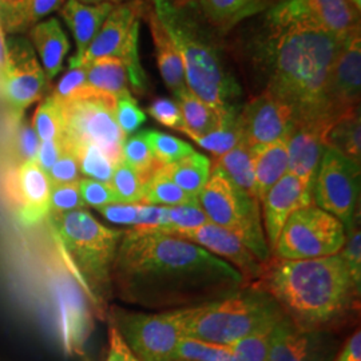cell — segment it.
<instances>
[{"instance_id": "cell-41", "label": "cell", "mask_w": 361, "mask_h": 361, "mask_svg": "<svg viewBox=\"0 0 361 361\" xmlns=\"http://www.w3.org/2000/svg\"><path fill=\"white\" fill-rule=\"evenodd\" d=\"M273 328L274 325L258 329L231 345L233 361H269Z\"/></svg>"}, {"instance_id": "cell-60", "label": "cell", "mask_w": 361, "mask_h": 361, "mask_svg": "<svg viewBox=\"0 0 361 361\" xmlns=\"http://www.w3.org/2000/svg\"><path fill=\"white\" fill-rule=\"evenodd\" d=\"M171 3H183V1H188V0H169Z\"/></svg>"}, {"instance_id": "cell-35", "label": "cell", "mask_w": 361, "mask_h": 361, "mask_svg": "<svg viewBox=\"0 0 361 361\" xmlns=\"http://www.w3.org/2000/svg\"><path fill=\"white\" fill-rule=\"evenodd\" d=\"M122 161L134 169L143 180H147L158 166H162L155 161L145 130L125 140L122 147Z\"/></svg>"}, {"instance_id": "cell-18", "label": "cell", "mask_w": 361, "mask_h": 361, "mask_svg": "<svg viewBox=\"0 0 361 361\" xmlns=\"http://www.w3.org/2000/svg\"><path fill=\"white\" fill-rule=\"evenodd\" d=\"M331 126L326 122L295 121L286 137L288 173L298 178L310 193L326 149L325 137Z\"/></svg>"}, {"instance_id": "cell-22", "label": "cell", "mask_w": 361, "mask_h": 361, "mask_svg": "<svg viewBox=\"0 0 361 361\" xmlns=\"http://www.w3.org/2000/svg\"><path fill=\"white\" fill-rule=\"evenodd\" d=\"M114 7L116 6L110 3L83 4L78 0H66L59 13L70 28L77 44L75 55L71 56L68 62L70 68L79 67L92 39L95 38L106 18L114 10Z\"/></svg>"}, {"instance_id": "cell-7", "label": "cell", "mask_w": 361, "mask_h": 361, "mask_svg": "<svg viewBox=\"0 0 361 361\" xmlns=\"http://www.w3.org/2000/svg\"><path fill=\"white\" fill-rule=\"evenodd\" d=\"M62 104L66 147L77 153L79 149L94 145L116 166L122 161V147L126 135L116 119V98L87 85Z\"/></svg>"}, {"instance_id": "cell-11", "label": "cell", "mask_w": 361, "mask_h": 361, "mask_svg": "<svg viewBox=\"0 0 361 361\" xmlns=\"http://www.w3.org/2000/svg\"><path fill=\"white\" fill-rule=\"evenodd\" d=\"M360 165L326 147L317 170L312 200L338 219L345 233L359 222L361 188Z\"/></svg>"}, {"instance_id": "cell-55", "label": "cell", "mask_w": 361, "mask_h": 361, "mask_svg": "<svg viewBox=\"0 0 361 361\" xmlns=\"http://www.w3.org/2000/svg\"><path fill=\"white\" fill-rule=\"evenodd\" d=\"M106 361H140L113 325L110 326V348Z\"/></svg>"}, {"instance_id": "cell-10", "label": "cell", "mask_w": 361, "mask_h": 361, "mask_svg": "<svg viewBox=\"0 0 361 361\" xmlns=\"http://www.w3.org/2000/svg\"><path fill=\"white\" fill-rule=\"evenodd\" d=\"M345 238V229L335 216L308 205L297 209L286 219L271 253L280 259L328 257L343 249Z\"/></svg>"}, {"instance_id": "cell-32", "label": "cell", "mask_w": 361, "mask_h": 361, "mask_svg": "<svg viewBox=\"0 0 361 361\" xmlns=\"http://www.w3.org/2000/svg\"><path fill=\"white\" fill-rule=\"evenodd\" d=\"M214 166L237 188L255 197V157L252 147L245 141L234 146L226 154L216 158Z\"/></svg>"}, {"instance_id": "cell-56", "label": "cell", "mask_w": 361, "mask_h": 361, "mask_svg": "<svg viewBox=\"0 0 361 361\" xmlns=\"http://www.w3.org/2000/svg\"><path fill=\"white\" fill-rule=\"evenodd\" d=\"M334 361H361V334L360 331L350 336L345 345L337 355Z\"/></svg>"}, {"instance_id": "cell-27", "label": "cell", "mask_w": 361, "mask_h": 361, "mask_svg": "<svg viewBox=\"0 0 361 361\" xmlns=\"http://www.w3.org/2000/svg\"><path fill=\"white\" fill-rule=\"evenodd\" d=\"M176 98L183 119V128L180 131L185 133L189 138L204 137L219 129L222 119L232 113L233 110H237V107H233L225 111H219L210 104L202 102L189 89L180 92Z\"/></svg>"}, {"instance_id": "cell-21", "label": "cell", "mask_w": 361, "mask_h": 361, "mask_svg": "<svg viewBox=\"0 0 361 361\" xmlns=\"http://www.w3.org/2000/svg\"><path fill=\"white\" fill-rule=\"evenodd\" d=\"M143 0H131L118 4L106 18L104 25L85 52L79 67H85L92 61L104 56H116L122 51L134 26L142 16Z\"/></svg>"}, {"instance_id": "cell-50", "label": "cell", "mask_w": 361, "mask_h": 361, "mask_svg": "<svg viewBox=\"0 0 361 361\" xmlns=\"http://www.w3.org/2000/svg\"><path fill=\"white\" fill-rule=\"evenodd\" d=\"M169 226H170L169 207L141 204L138 219L131 229L166 232Z\"/></svg>"}, {"instance_id": "cell-39", "label": "cell", "mask_w": 361, "mask_h": 361, "mask_svg": "<svg viewBox=\"0 0 361 361\" xmlns=\"http://www.w3.org/2000/svg\"><path fill=\"white\" fill-rule=\"evenodd\" d=\"M109 185L113 188L118 202L142 204L145 180L134 169L130 168L123 161L116 165L113 178Z\"/></svg>"}, {"instance_id": "cell-59", "label": "cell", "mask_w": 361, "mask_h": 361, "mask_svg": "<svg viewBox=\"0 0 361 361\" xmlns=\"http://www.w3.org/2000/svg\"><path fill=\"white\" fill-rule=\"evenodd\" d=\"M350 1H352V3H353V4H355V6H356V7H357V8H360L361 0H350Z\"/></svg>"}, {"instance_id": "cell-57", "label": "cell", "mask_w": 361, "mask_h": 361, "mask_svg": "<svg viewBox=\"0 0 361 361\" xmlns=\"http://www.w3.org/2000/svg\"><path fill=\"white\" fill-rule=\"evenodd\" d=\"M4 31L0 26V78L3 77V74L7 70L8 65V46L6 43V37H4Z\"/></svg>"}, {"instance_id": "cell-28", "label": "cell", "mask_w": 361, "mask_h": 361, "mask_svg": "<svg viewBox=\"0 0 361 361\" xmlns=\"http://www.w3.org/2000/svg\"><path fill=\"white\" fill-rule=\"evenodd\" d=\"M255 157V198L262 201L271 186L288 173L286 140L253 147Z\"/></svg>"}, {"instance_id": "cell-24", "label": "cell", "mask_w": 361, "mask_h": 361, "mask_svg": "<svg viewBox=\"0 0 361 361\" xmlns=\"http://www.w3.org/2000/svg\"><path fill=\"white\" fill-rule=\"evenodd\" d=\"M30 37L46 78L51 80L62 71L66 55L70 51V42L62 25L56 18H49L32 27Z\"/></svg>"}, {"instance_id": "cell-17", "label": "cell", "mask_w": 361, "mask_h": 361, "mask_svg": "<svg viewBox=\"0 0 361 361\" xmlns=\"http://www.w3.org/2000/svg\"><path fill=\"white\" fill-rule=\"evenodd\" d=\"M360 91L361 38L356 32L343 42L329 74L326 98L332 114L338 118L357 109Z\"/></svg>"}, {"instance_id": "cell-29", "label": "cell", "mask_w": 361, "mask_h": 361, "mask_svg": "<svg viewBox=\"0 0 361 361\" xmlns=\"http://www.w3.org/2000/svg\"><path fill=\"white\" fill-rule=\"evenodd\" d=\"M86 67V85L97 91H102L121 98L131 94L129 79L122 61L116 56H104L90 62Z\"/></svg>"}, {"instance_id": "cell-5", "label": "cell", "mask_w": 361, "mask_h": 361, "mask_svg": "<svg viewBox=\"0 0 361 361\" xmlns=\"http://www.w3.org/2000/svg\"><path fill=\"white\" fill-rule=\"evenodd\" d=\"M284 314L269 293L244 285L219 301L193 307L185 323L183 337L233 345L258 329L276 325Z\"/></svg>"}, {"instance_id": "cell-26", "label": "cell", "mask_w": 361, "mask_h": 361, "mask_svg": "<svg viewBox=\"0 0 361 361\" xmlns=\"http://www.w3.org/2000/svg\"><path fill=\"white\" fill-rule=\"evenodd\" d=\"M66 0H4L0 1V26L4 32L30 31L47 15L59 11Z\"/></svg>"}, {"instance_id": "cell-8", "label": "cell", "mask_w": 361, "mask_h": 361, "mask_svg": "<svg viewBox=\"0 0 361 361\" xmlns=\"http://www.w3.org/2000/svg\"><path fill=\"white\" fill-rule=\"evenodd\" d=\"M197 202L209 222L235 234L261 262H267L271 257L262 228L259 202L253 195L237 188L214 165Z\"/></svg>"}, {"instance_id": "cell-51", "label": "cell", "mask_w": 361, "mask_h": 361, "mask_svg": "<svg viewBox=\"0 0 361 361\" xmlns=\"http://www.w3.org/2000/svg\"><path fill=\"white\" fill-rule=\"evenodd\" d=\"M39 145L40 140L35 130L32 129V126L27 123H20L15 135V153L19 159V165L30 161H35Z\"/></svg>"}, {"instance_id": "cell-25", "label": "cell", "mask_w": 361, "mask_h": 361, "mask_svg": "<svg viewBox=\"0 0 361 361\" xmlns=\"http://www.w3.org/2000/svg\"><path fill=\"white\" fill-rule=\"evenodd\" d=\"M194 4L207 26L219 32H228L267 8L264 0H194Z\"/></svg>"}, {"instance_id": "cell-42", "label": "cell", "mask_w": 361, "mask_h": 361, "mask_svg": "<svg viewBox=\"0 0 361 361\" xmlns=\"http://www.w3.org/2000/svg\"><path fill=\"white\" fill-rule=\"evenodd\" d=\"M75 154L78 157L80 174L86 176V178L99 180L104 183L111 182L116 166L101 149L94 145H87L79 149Z\"/></svg>"}, {"instance_id": "cell-44", "label": "cell", "mask_w": 361, "mask_h": 361, "mask_svg": "<svg viewBox=\"0 0 361 361\" xmlns=\"http://www.w3.org/2000/svg\"><path fill=\"white\" fill-rule=\"evenodd\" d=\"M85 207L86 205L80 197L78 183L51 186L50 213H49L51 214V217L61 216L73 210H82Z\"/></svg>"}, {"instance_id": "cell-48", "label": "cell", "mask_w": 361, "mask_h": 361, "mask_svg": "<svg viewBox=\"0 0 361 361\" xmlns=\"http://www.w3.org/2000/svg\"><path fill=\"white\" fill-rule=\"evenodd\" d=\"M147 113L155 121L169 129L180 130L183 128V119L180 114V106L169 98H157L147 107Z\"/></svg>"}, {"instance_id": "cell-38", "label": "cell", "mask_w": 361, "mask_h": 361, "mask_svg": "<svg viewBox=\"0 0 361 361\" xmlns=\"http://www.w3.org/2000/svg\"><path fill=\"white\" fill-rule=\"evenodd\" d=\"M174 360L233 361L232 347L213 344L192 337H182L176 350Z\"/></svg>"}, {"instance_id": "cell-4", "label": "cell", "mask_w": 361, "mask_h": 361, "mask_svg": "<svg viewBox=\"0 0 361 361\" xmlns=\"http://www.w3.org/2000/svg\"><path fill=\"white\" fill-rule=\"evenodd\" d=\"M149 1L180 52L188 89L219 111L237 107L234 102L241 95L240 85L225 66L214 32L201 18L194 0Z\"/></svg>"}, {"instance_id": "cell-40", "label": "cell", "mask_w": 361, "mask_h": 361, "mask_svg": "<svg viewBox=\"0 0 361 361\" xmlns=\"http://www.w3.org/2000/svg\"><path fill=\"white\" fill-rule=\"evenodd\" d=\"M138 35H140V22L133 28L129 39L125 43L122 51L119 52L118 58L122 61V63L126 68L131 90L138 95H142L147 90L149 83H147V77L145 74V70H143L141 61H140Z\"/></svg>"}, {"instance_id": "cell-14", "label": "cell", "mask_w": 361, "mask_h": 361, "mask_svg": "<svg viewBox=\"0 0 361 361\" xmlns=\"http://www.w3.org/2000/svg\"><path fill=\"white\" fill-rule=\"evenodd\" d=\"M238 122L243 141L253 149L286 140L295 113L289 104L264 91L240 110Z\"/></svg>"}, {"instance_id": "cell-1", "label": "cell", "mask_w": 361, "mask_h": 361, "mask_svg": "<svg viewBox=\"0 0 361 361\" xmlns=\"http://www.w3.org/2000/svg\"><path fill=\"white\" fill-rule=\"evenodd\" d=\"M111 280L126 302L182 310L219 301L245 284L240 271L171 233L130 229L118 246Z\"/></svg>"}, {"instance_id": "cell-15", "label": "cell", "mask_w": 361, "mask_h": 361, "mask_svg": "<svg viewBox=\"0 0 361 361\" xmlns=\"http://www.w3.org/2000/svg\"><path fill=\"white\" fill-rule=\"evenodd\" d=\"M336 347L328 332L304 329L284 314L271 332L269 361H334Z\"/></svg>"}, {"instance_id": "cell-58", "label": "cell", "mask_w": 361, "mask_h": 361, "mask_svg": "<svg viewBox=\"0 0 361 361\" xmlns=\"http://www.w3.org/2000/svg\"><path fill=\"white\" fill-rule=\"evenodd\" d=\"M78 1H80V3H83V4H101V3H110V4L118 6V4H123V3H128V1H131V0H78Z\"/></svg>"}, {"instance_id": "cell-49", "label": "cell", "mask_w": 361, "mask_h": 361, "mask_svg": "<svg viewBox=\"0 0 361 361\" xmlns=\"http://www.w3.org/2000/svg\"><path fill=\"white\" fill-rule=\"evenodd\" d=\"M341 256L348 264L349 271L352 273L355 281L361 284V233L360 224L356 222L350 231L347 232L345 244L340 250Z\"/></svg>"}, {"instance_id": "cell-61", "label": "cell", "mask_w": 361, "mask_h": 361, "mask_svg": "<svg viewBox=\"0 0 361 361\" xmlns=\"http://www.w3.org/2000/svg\"><path fill=\"white\" fill-rule=\"evenodd\" d=\"M0 1H4V0H0Z\"/></svg>"}, {"instance_id": "cell-23", "label": "cell", "mask_w": 361, "mask_h": 361, "mask_svg": "<svg viewBox=\"0 0 361 361\" xmlns=\"http://www.w3.org/2000/svg\"><path fill=\"white\" fill-rule=\"evenodd\" d=\"M142 15L149 22L152 37L154 40L155 58L161 77L169 90L177 97L180 92L188 89L180 52L150 6L145 4Z\"/></svg>"}, {"instance_id": "cell-47", "label": "cell", "mask_w": 361, "mask_h": 361, "mask_svg": "<svg viewBox=\"0 0 361 361\" xmlns=\"http://www.w3.org/2000/svg\"><path fill=\"white\" fill-rule=\"evenodd\" d=\"M47 176L51 182V186L78 183L80 180V171L77 154L65 146L63 153L54 164Z\"/></svg>"}, {"instance_id": "cell-12", "label": "cell", "mask_w": 361, "mask_h": 361, "mask_svg": "<svg viewBox=\"0 0 361 361\" xmlns=\"http://www.w3.org/2000/svg\"><path fill=\"white\" fill-rule=\"evenodd\" d=\"M265 20L271 30L310 27L341 40L360 32V8L350 0H281Z\"/></svg>"}, {"instance_id": "cell-31", "label": "cell", "mask_w": 361, "mask_h": 361, "mask_svg": "<svg viewBox=\"0 0 361 361\" xmlns=\"http://www.w3.org/2000/svg\"><path fill=\"white\" fill-rule=\"evenodd\" d=\"M165 169L173 182L197 202L198 194L210 177L212 162L207 155L194 152Z\"/></svg>"}, {"instance_id": "cell-6", "label": "cell", "mask_w": 361, "mask_h": 361, "mask_svg": "<svg viewBox=\"0 0 361 361\" xmlns=\"http://www.w3.org/2000/svg\"><path fill=\"white\" fill-rule=\"evenodd\" d=\"M54 225L78 276L95 297L111 284L113 267L123 232L98 222L85 209L54 216Z\"/></svg>"}, {"instance_id": "cell-16", "label": "cell", "mask_w": 361, "mask_h": 361, "mask_svg": "<svg viewBox=\"0 0 361 361\" xmlns=\"http://www.w3.org/2000/svg\"><path fill=\"white\" fill-rule=\"evenodd\" d=\"M6 190L19 219L34 225L49 216L51 182L35 161L18 165L6 180Z\"/></svg>"}, {"instance_id": "cell-54", "label": "cell", "mask_w": 361, "mask_h": 361, "mask_svg": "<svg viewBox=\"0 0 361 361\" xmlns=\"http://www.w3.org/2000/svg\"><path fill=\"white\" fill-rule=\"evenodd\" d=\"M65 150V143L62 138L52 140V141H42L39 145L38 154L35 158V162L39 168L44 173H49L54 164L58 161V158Z\"/></svg>"}, {"instance_id": "cell-3", "label": "cell", "mask_w": 361, "mask_h": 361, "mask_svg": "<svg viewBox=\"0 0 361 361\" xmlns=\"http://www.w3.org/2000/svg\"><path fill=\"white\" fill-rule=\"evenodd\" d=\"M268 31L262 49L268 73L265 91L289 104L295 121L334 125L337 118L329 109L326 87L344 40L310 27Z\"/></svg>"}, {"instance_id": "cell-52", "label": "cell", "mask_w": 361, "mask_h": 361, "mask_svg": "<svg viewBox=\"0 0 361 361\" xmlns=\"http://www.w3.org/2000/svg\"><path fill=\"white\" fill-rule=\"evenodd\" d=\"M86 86V67H73L58 82L51 95L59 102H65Z\"/></svg>"}, {"instance_id": "cell-9", "label": "cell", "mask_w": 361, "mask_h": 361, "mask_svg": "<svg viewBox=\"0 0 361 361\" xmlns=\"http://www.w3.org/2000/svg\"><path fill=\"white\" fill-rule=\"evenodd\" d=\"M192 308L164 313L113 310L111 325L140 361H174Z\"/></svg>"}, {"instance_id": "cell-45", "label": "cell", "mask_w": 361, "mask_h": 361, "mask_svg": "<svg viewBox=\"0 0 361 361\" xmlns=\"http://www.w3.org/2000/svg\"><path fill=\"white\" fill-rule=\"evenodd\" d=\"M170 226L165 233H176L180 231H190L200 228L209 222L207 214L200 205H180L169 207Z\"/></svg>"}, {"instance_id": "cell-46", "label": "cell", "mask_w": 361, "mask_h": 361, "mask_svg": "<svg viewBox=\"0 0 361 361\" xmlns=\"http://www.w3.org/2000/svg\"><path fill=\"white\" fill-rule=\"evenodd\" d=\"M78 186H79L80 197L86 207L99 209L109 204L118 202L116 193L109 183L90 180V178H80L78 182Z\"/></svg>"}, {"instance_id": "cell-33", "label": "cell", "mask_w": 361, "mask_h": 361, "mask_svg": "<svg viewBox=\"0 0 361 361\" xmlns=\"http://www.w3.org/2000/svg\"><path fill=\"white\" fill-rule=\"evenodd\" d=\"M142 204L166 207L198 205L169 177L165 166H158L145 180Z\"/></svg>"}, {"instance_id": "cell-53", "label": "cell", "mask_w": 361, "mask_h": 361, "mask_svg": "<svg viewBox=\"0 0 361 361\" xmlns=\"http://www.w3.org/2000/svg\"><path fill=\"white\" fill-rule=\"evenodd\" d=\"M141 204H125L116 202L97 209L104 219L116 225H126L133 228L138 219Z\"/></svg>"}, {"instance_id": "cell-62", "label": "cell", "mask_w": 361, "mask_h": 361, "mask_svg": "<svg viewBox=\"0 0 361 361\" xmlns=\"http://www.w3.org/2000/svg\"><path fill=\"white\" fill-rule=\"evenodd\" d=\"M174 361H182V360H174Z\"/></svg>"}, {"instance_id": "cell-37", "label": "cell", "mask_w": 361, "mask_h": 361, "mask_svg": "<svg viewBox=\"0 0 361 361\" xmlns=\"http://www.w3.org/2000/svg\"><path fill=\"white\" fill-rule=\"evenodd\" d=\"M145 133L153 150L155 161L162 166H168L174 162H178L182 158L194 153L192 145L170 134L161 133L157 130H145Z\"/></svg>"}, {"instance_id": "cell-19", "label": "cell", "mask_w": 361, "mask_h": 361, "mask_svg": "<svg viewBox=\"0 0 361 361\" xmlns=\"http://www.w3.org/2000/svg\"><path fill=\"white\" fill-rule=\"evenodd\" d=\"M171 234L207 249L217 257L225 258V261L232 264L243 274L245 284L255 283L264 268V262H261L235 234L216 224L207 222L200 228Z\"/></svg>"}, {"instance_id": "cell-34", "label": "cell", "mask_w": 361, "mask_h": 361, "mask_svg": "<svg viewBox=\"0 0 361 361\" xmlns=\"http://www.w3.org/2000/svg\"><path fill=\"white\" fill-rule=\"evenodd\" d=\"M240 109L233 110L222 119L219 128L204 137H193L194 142L198 143L202 149L210 152L216 158L226 154L234 146L243 141V131L238 122Z\"/></svg>"}, {"instance_id": "cell-20", "label": "cell", "mask_w": 361, "mask_h": 361, "mask_svg": "<svg viewBox=\"0 0 361 361\" xmlns=\"http://www.w3.org/2000/svg\"><path fill=\"white\" fill-rule=\"evenodd\" d=\"M312 193L293 174L286 173L262 198V219L268 245L273 247L284 228L286 219L300 207L312 204Z\"/></svg>"}, {"instance_id": "cell-13", "label": "cell", "mask_w": 361, "mask_h": 361, "mask_svg": "<svg viewBox=\"0 0 361 361\" xmlns=\"http://www.w3.org/2000/svg\"><path fill=\"white\" fill-rule=\"evenodd\" d=\"M0 79L3 95L16 116L42 98L47 83L46 74L26 40H13L8 47V65Z\"/></svg>"}, {"instance_id": "cell-36", "label": "cell", "mask_w": 361, "mask_h": 361, "mask_svg": "<svg viewBox=\"0 0 361 361\" xmlns=\"http://www.w3.org/2000/svg\"><path fill=\"white\" fill-rule=\"evenodd\" d=\"M32 129L38 134L40 142L62 138V104L56 98L50 95L43 102H40L32 116Z\"/></svg>"}, {"instance_id": "cell-30", "label": "cell", "mask_w": 361, "mask_h": 361, "mask_svg": "<svg viewBox=\"0 0 361 361\" xmlns=\"http://www.w3.org/2000/svg\"><path fill=\"white\" fill-rule=\"evenodd\" d=\"M325 146L334 149L350 161L361 164L360 107L338 116L328 130Z\"/></svg>"}, {"instance_id": "cell-43", "label": "cell", "mask_w": 361, "mask_h": 361, "mask_svg": "<svg viewBox=\"0 0 361 361\" xmlns=\"http://www.w3.org/2000/svg\"><path fill=\"white\" fill-rule=\"evenodd\" d=\"M116 119L119 129L126 135L134 134L146 122V114L140 109L133 95L116 98Z\"/></svg>"}, {"instance_id": "cell-2", "label": "cell", "mask_w": 361, "mask_h": 361, "mask_svg": "<svg viewBox=\"0 0 361 361\" xmlns=\"http://www.w3.org/2000/svg\"><path fill=\"white\" fill-rule=\"evenodd\" d=\"M250 285L269 293L293 323L310 331L335 329L360 305V285L340 252L312 259L271 256Z\"/></svg>"}]
</instances>
